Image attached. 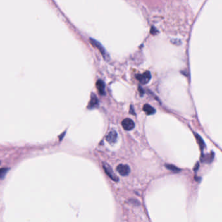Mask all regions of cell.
Here are the masks:
<instances>
[{"mask_svg":"<svg viewBox=\"0 0 222 222\" xmlns=\"http://www.w3.org/2000/svg\"><path fill=\"white\" fill-rule=\"evenodd\" d=\"M90 42L91 43V44H93L94 47H96L97 49H99V51H100V53L102 54V56L104 57V58L106 60H109V55L108 54L107 52H106V51L104 49V48L103 47V46L101 44L99 41H97V40L93 39H90Z\"/></svg>","mask_w":222,"mask_h":222,"instance_id":"1","label":"cell"},{"mask_svg":"<svg viewBox=\"0 0 222 222\" xmlns=\"http://www.w3.org/2000/svg\"><path fill=\"white\" fill-rule=\"evenodd\" d=\"M102 167H103L106 173L107 174V175L109 178H111L112 180L116 181V182L119 181V178H118L116 176V175L115 174V173L113 171V170H112L110 166H109V164H106V163H103Z\"/></svg>","mask_w":222,"mask_h":222,"instance_id":"2","label":"cell"},{"mask_svg":"<svg viewBox=\"0 0 222 222\" xmlns=\"http://www.w3.org/2000/svg\"><path fill=\"white\" fill-rule=\"evenodd\" d=\"M136 78L141 83V84H147L149 82V81L151 79V74L150 72L147 71L145 73L142 74L136 75Z\"/></svg>","mask_w":222,"mask_h":222,"instance_id":"3","label":"cell"},{"mask_svg":"<svg viewBox=\"0 0 222 222\" xmlns=\"http://www.w3.org/2000/svg\"><path fill=\"white\" fill-rule=\"evenodd\" d=\"M116 169L120 175L123 176V177L128 175L130 173V168L129 166L126 165V164H119L117 167Z\"/></svg>","mask_w":222,"mask_h":222,"instance_id":"4","label":"cell"},{"mask_svg":"<svg viewBox=\"0 0 222 222\" xmlns=\"http://www.w3.org/2000/svg\"><path fill=\"white\" fill-rule=\"evenodd\" d=\"M121 124H122V126L125 130H132L135 127V123L134 121L130 119H128V118L124 119Z\"/></svg>","mask_w":222,"mask_h":222,"instance_id":"5","label":"cell"},{"mask_svg":"<svg viewBox=\"0 0 222 222\" xmlns=\"http://www.w3.org/2000/svg\"><path fill=\"white\" fill-rule=\"evenodd\" d=\"M99 106V100L97 99V97L95 94L94 93H91V99L90 101H89V104L87 106V108L88 109H94L98 108Z\"/></svg>","mask_w":222,"mask_h":222,"instance_id":"6","label":"cell"},{"mask_svg":"<svg viewBox=\"0 0 222 222\" xmlns=\"http://www.w3.org/2000/svg\"><path fill=\"white\" fill-rule=\"evenodd\" d=\"M117 137L118 135L117 132L114 130H112L109 132V134L106 135V140L109 143L114 144L117 142Z\"/></svg>","mask_w":222,"mask_h":222,"instance_id":"7","label":"cell"},{"mask_svg":"<svg viewBox=\"0 0 222 222\" xmlns=\"http://www.w3.org/2000/svg\"><path fill=\"white\" fill-rule=\"evenodd\" d=\"M97 85V88L99 91L100 94L101 95H105L106 92H105V83H104L103 81L101 80H99L96 83Z\"/></svg>","mask_w":222,"mask_h":222,"instance_id":"8","label":"cell"},{"mask_svg":"<svg viewBox=\"0 0 222 222\" xmlns=\"http://www.w3.org/2000/svg\"><path fill=\"white\" fill-rule=\"evenodd\" d=\"M143 110L145 112V113L147 115H151L156 113V109L154 108H152L151 105L148 104H146L143 106Z\"/></svg>","mask_w":222,"mask_h":222,"instance_id":"9","label":"cell"},{"mask_svg":"<svg viewBox=\"0 0 222 222\" xmlns=\"http://www.w3.org/2000/svg\"><path fill=\"white\" fill-rule=\"evenodd\" d=\"M166 168L168 170H169V171H171L173 172L176 173H179L181 171L180 169L178 168L177 167H176L173 165H172V164H166Z\"/></svg>","mask_w":222,"mask_h":222,"instance_id":"10","label":"cell"},{"mask_svg":"<svg viewBox=\"0 0 222 222\" xmlns=\"http://www.w3.org/2000/svg\"><path fill=\"white\" fill-rule=\"evenodd\" d=\"M195 137H197V141H198L199 145L201 149L202 150H203V149H204V147H205V145H204V141H203V139H202V138H201V137L199 136V135L197 134H196V133H195Z\"/></svg>","mask_w":222,"mask_h":222,"instance_id":"11","label":"cell"},{"mask_svg":"<svg viewBox=\"0 0 222 222\" xmlns=\"http://www.w3.org/2000/svg\"><path fill=\"white\" fill-rule=\"evenodd\" d=\"M9 169L8 168H1L0 169V178H4Z\"/></svg>","mask_w":222,"mask_h":222,"instance_id":"12","label":"cell"},{"mask_svg":"<svg viewBox=\"0 0 222 222\" xmlns=\"http://www.w3.org/2000/svg\"><path fill=\"white\" fill-rule=\"evenodd\" d=\"M139 91H140V96L141 97H142L143 95V94L145 93V92H144V90L140 87V86L139 87Z\"/></svg>","mask_w":222,"mask_h":222,"instance_id":"13","label":"cell"},{"mask_svg":"<svg viewBox=\"0 0 222 222\" xmlns=\"http://www.w3.org/2000/svg\"><path fill=\"white\" fill-rule=\"evenodd\" d=\"M212 154V153H211ZM210 158H209V160H210V161H211L212 160V158H213V156L212 157V155L211 154H210ZM204 160H206V161H207V160H208V158H207L206 157H204V158H202V161H203Z\"/></svg>","mask_w":222,"mask_h":222,"instance_id":"14","label":"cell"},{"mask_svg":"<svg viewBox=\"0 0 222 222\" xmlns=\"http://www.w3.org/2000/svg\"><path fill=\"white\" fill-rule=\"evenodd\" d=\"M130 113L131 114H134L135 115L134 109V108H133V106H130Z\"/></svg>","mask_w":222,"mask_h":222,"instance_id":"15","label":"cell"}]
</instances>
